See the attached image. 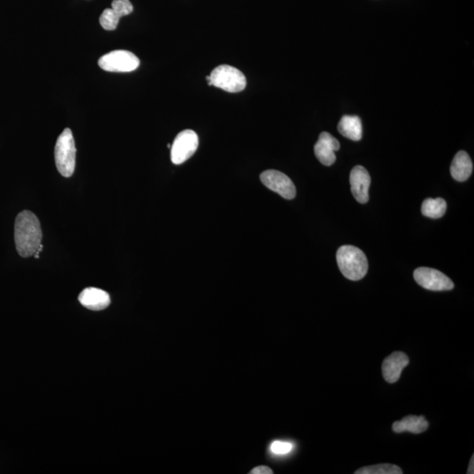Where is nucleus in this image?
Listing matches in <instances>:
<instances>
[{
    "mask_svg": "<svg viewBox=\"0 0 474 474\" xmlns=\"http://www.w3.org/2000/svg\"><path fill=\"white\" fill-rule=\"evenodd\" d=\"M468 473V474H473L474 473V455H473V457L471 458V461H470Z\"/></svg>",
    "mask_w": 474,
    "mask_h": 474,
    "instance_id": "22",
    "label": "nucleus"
},
{
    "mask_svg": "<svg viewBox=\"0 0 474 474\" xmlns=\"http://www.w3.org/2000/svg\"><path fill=\"white\" fill-rule=\"evenodd\" d=\"M251 474H273V470L268 466L261 465L252 470Z\"/></svg>",
    "mask_w": 474,
    "mask_h": 474,
    "instance_id": "21",
    "label": "nucleus"
},
{
    "mask_svg": "<svg viewBox=\"0 0 474 474\" xmlns=\"http://www.w3.org/2000/svg\"><path fill=\"white\" fill-rule=\"evenodd\" d=\"M120 16L112 9H108L99 17V23L105 30L113 31L118 27Z\"/></svg>",
    "mask_w": 474,
    "mask_h": 474,
    "instance_id": "18",
    "label": "nucleus"
},
{
    "mask_svg": "<svg viewBox=\"0 0 474 474\" xmlns=\"http://www.w3.org/2000/svg\"><path fill=\"white\" fill-rule=\"evenodd\" d=\"M113 10H115L120 17L127 16L133 13L134 7L130 0H113L112 2Z\"/></svg>",
    "mask_w": 474,
    "mask_h": 474,
    "instance_id": "19",
    "label": "nucleus"
},
{
    "mask_svg": "<svg viewBox=\"0 0 474 474\" xmlns=\"http://www.w3.org/2000/svg\"><path fill=\"white\" fill-rule=\"evenodd\" d=\"M261 182L268 189L273 191L286 200H293L296 196L295 186L288 176L275 170L264 171L260 175Z\"/></svg>",
    "mask_w": 474,
    "mask_h": 474,
    "instance_id": "8",
    "label": "nucleus"
},
{
    "mask_svg": "<svg viewBox=\"0 0 474 474\" xmlns=\"http://www.w3.org/2000/svg\"><path fill=\"white\" fill-rule=\"evenodd\" d=\"M446 201L442 198H426L422 205V215L426 218L439 219L446 214Z\"/></svg>",
    "mask_w": 474,
    "mask_h": 474,
    "instance_id": "16",
    "label": "nucleus"
},
{
    "mask_svg": "<svg viewBox=\"0 0 474 474\" xmlns=\"http://www.w3.org/2000/svg\"><path fill=\"white\" fill-rule=\"evenodd\" d=\"M337 130L343 137L358 142L363 137L361 119L359 116L344 115L338 123Z\"/></svg>",
    "mask_w": 474,
    "mask_h": 474,
    "instance_id": "15",
    "label": "nucleus"
},
{
    "mask_svg": "<svg viewBox=\"0 0 474 474\" xmlns=\"http://www.w3.org/2000/svg\"><path fill=\"white\" fill-rule=\"evenodd\" d=\"M340 149V143L337 139L328 132H322L320 135L318 142L315 145V155L325 167H330L336 162V154Z\"/></svg>",
    "mask_w": 474,
    "mask_h": 474,
    "instance_id": "10",
    "label": "nucleus"
},
{
    "mask_svg": "<svg viewBox=\"0 0 474 474\" xmlns=\"http://www.w3.org/2000/svg\"><path fill=\"white\" fill-rule=\"evenodd\" d=\"M337 262L342 274L352 281H360L368 271V261L365 253L355 246L344 245L338 249Z\"/></svg>",
    "mask_w": 474,
    "mask_h": 474,
    "instance_id": "2",
    "label": "nucleus"
},
{
    "mask_svg": "<svg viewBox=\"0 0 474 474\" xmlns=\"http://www.w3.org/2000/svg\"><path fill=\"white\" fill-rule=\"evenodd\" d=\"M473 165L471 158L465 152H458L451 165V174L458 182L468 180L473 174Z\"/></svg>",
    "mask_w": 474,
    "mask_h": 474,
    "instance_id": "13",
    "label": "nucleus"
},
{
    "mask_svg": "<svg viewBox=\"0 0 474 474\" xmlns=\"http://www.w3.org/2000/svg\"><path fill=\"white\" fill-rule=\"evenodd\" d=\"M402 470L395 465L380 464L366 466L356 470L355 474H402Z\"/></svg>",
    "mask_w": 474,
    "mask_h": 474,
    "instance_id": "17",
    "label": "nucleus"
},
{
    "mask_svg": "<svg viewBox=\"0 0 474 474\" xmlns=\"http://www.w3.org/2000/svg\"><path fill=\"white\" fill-rule=\"evenodd\" d=\"M76 145L72 132L65 128L57 138L55 147V160L57 171L65 178L72 177L76 167Z\"/></svg>",
    "mask_w": 474,
    "mask_h": 474,
    "instance_id": "3",
    "label": "nucleus"
},
{
    "mask_svg": "<svg viewBox=\"0 0 474 474\" xmlns=\"http://www.w3.org/2000/svg\"><path fill=\"white\" fill-rule=\"evenodd\" d=\"M410 363V359L402 351H395L382 363V373L388 383H395L400 380L404 368Z\"/></svg>",
    "mask_w": 474,
    "mask_h": 474,
    "instance_id": "11",
    "label": "nucleus"
},
{
    "mask_svg": "<svg viewBox=\"0 0 474 474\" xmlns=\"http://www.w3.org/2000/svg\"><path fill=\"white\" fill-rule=\"evenodd\" d=\"M43 232L38 216L25 210L17 215L14 227L16 249L22 257L34 256L42 244Z\"/></svg>",
    "mask_w": 474,
    "mask_h": 474,
    "instance_id": "1",
    "label": "nucleus"
},
{
    "mask_svg": "<svg viewBox=\"0 0 474 474\" xmlns=\"http://www.w3.org/2000/svg\"><path fill=\"white\" fill-rule=\"evenodd\" d=\"M293 449V444L289 442H284V441H275L271 446V453L276 455L288 454Z\"/></svg>",
    "mask_w": 474,
    "mask_h": 474,
    "instance_id": "20",
    "label": "nucleus"
},
{
    "mask_svg": "<svg viewBox=\"0 0 474 474\" xmlns=\"http://www.w3.org/2000/svg\"><path fill=\"white\" fill-rule=\"evenodd\" d=\"M414 278L422 288L431 291H450L454 288L453 282L446 275L432 268H417L414 271Z\"/></svg>",
    "mask_w": 474,
    "mask_h": 474,
    "instance_id": "7",
    "label": "nucleus"
},
{
    "mask_svg": "<svg viewBox=\"0 0 474 474\" xmlns=\"http://www.w3.org/2000/svg\"><path fill=\"white\" fill-rule=\"evenodd\" d=\"M79 300L84 307L94 311L106 310L111 303L108 293L94 288H86L81 292Z\"/></svg>",
    "mask_w": 474,
    "mask_h": 474,
    "instance_id": "12",
    "label": "nucleus"
},
{
    "mask_svg": "<svg viewBox=\"0 0 474 474\" xmlns=\"http://www.w3.org/2000/svg\"><path fill=\"white\" fill-rule=\"evenodd\" d=\"M429 422L424 417L417 415H407L402 420L397 421L393 424V431L402 433L409 431L413 434H421L427 431Z\"/></svg>",
    "mask_w": 474,
    "mask_h": 474,
    "instance_id": "14",
    "label": "nucleus"
},
{
    "mask_svg": "<svg viewBox=\"0 0 474 474\" xmlns=\"http://www.w3.org/2000/svg\"><path fill=\"white\" fill-rule=\"evenodd\" d=\"M209 86L220 88L229 93H239L246 87V78L241 71L230 65H220L210 74Z\"/></svg>",
    "mask_w": 474,
    "mask_h": 474,
    "instance_id": "4",
    "label": "nucleus"
},
{
    "mask_svg": "<svg viewBox=\"0 0 474 474\" xmlns=\"http://www.w3.org/2000/svg\"><path fill=\"white\" fill-rule=\"evenodd\" d=\"M198 137L196 132L186 130L177 135L171 148V162L174 164H181L188 160L196 152Z\"/></svg>",
    "mask_w": 474,
    "mask_h": 474,
    "instance_id": "6",
    "label": "nucleus"
},
{
    "mask_svg": "<svg viewBox=\"0 0 474 474\" xmlns=\"http://www.w3.org/2000/svg\"><path fill=\"white\" fill-rule=\"evenodd\" d=\"M351 190L356 201L366 204L369 201L371 177L368 171L361 165H356L350 175Z\"/></svg>",
    "mask_w": 474,
    "mask_h": 474,
    "instance_id": "9",
    "label": "nucleus"
},
{
    "mask_svg": "<svg viewBox=\"0 0 474 474\" xmlns=\"http://www.w3.org/2000/svg\"><path fill=\"white\" fill-rule=\"evenodd\" d=\"M139 65V58L128 50L112 51L98 60L99 67L109 72H131Z\"/></svg>",
    "mask_w": 474,
    "mask_h": 474,
    "instance_id": "5",
    "label": "nucleus"
}]
</instances>
